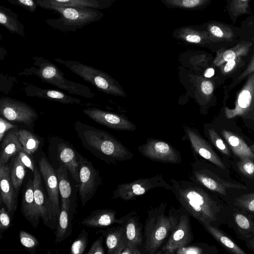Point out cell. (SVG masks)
I'll return each instance as SVG.
<instances>
[{
    "label": "cell",
    "instance_id": "1",
    "mask_svg": "<svg viewBox=\"0 0 254 254\" xmlns=\"http://www.w3.org/2000/svg\"><path fill=\"white\" fill-rule=\"evenodd\" d=\"M170 182L181 207L201 225L220 227L227 223L232 206L218 194L190 180Z\"/></svg>",
    "mask_w": 254,
    "mask_h": 254
},
{
    "label": "cell",
    "instance_id": "2",
    "mask_svg": "<svg viewBox=\"0 0 254 254\" xmlns=\"http://www.w3.org/2000/svg\"><path fill=\"white\" fill-rule=\"evenodd\" d=\"M74 129L83 146L108 164L131 160L134 155L120 141L103 130L77 121Z\"/></svg>",
    "mask_w": 254,
    "mask_h": 254
},
{
    "label": "cell",
    "instance_id": "3",
    "mask_svg": "<svg viewBox=\"0 0 254 254\" xmlns=\"http://www.w3.org/2000/svg\"><path fill=\"white\" fill-rule=\"evenodd\" d=\"M189 172L190 180L218 194L230 205L234 190H249L248 186L230 177L229 171L216 166L194 155Z\"/></svg>",
    "mask_w": 254,
    "mask_h": 254
},
{
    "label": "cell",
    "instance_id": "4",
    "mask_svg": "<svg viewBox=\"0 0 254 254\" xmlns=\"http://www.w3.org/2000/svg\"><path fill=\"white\" fill-rule=\"evenodd\" d=\"M180 208L171 206L167 212L166 202L147 210L143 229L144 249L149 254H157L176 227Z\"/></svg>",
    "mask_w": 254,
    "mask_h": 254
},
{
    "label": "cell",
    "instance_id": "5",
    "mask_svg": "<svg viewBox=\"0 0 254 254\" xmlns=\"http://www.w3.org/2000/svg\"><path fill=\"white\" fill-rule=\"evenodd\" d=\"M38 6L58 13L60 17L46 20L48 25L63 32L75 31L99 20L103 14L96 8L60 4L47 0H36Z\"/></svg>",
    "mask_w": 254,
    "mask_h": 254
},
{
    "label": "cell",
    "instance_id": "6",
    "mask_svg": "<svg viewBox=\"0 0 254 254\" xmlns=\"http://www.w3.org/2000/svg\"><path fill=\"white\" fill-rule=\"evenodd\" d=\"M33 66L26 68L18 75H35L42 81L65 90L70 94L86 98H93L95 94L87 86L69 80L64 73L53 63L42 57L32 58Z\"/></svg>",
    "mask_w": 254,
    "mask_h": 254
},
{
    "label": "cell",
    "instance_id": "7",
    "mask_svg": "<svg viewBox=\"0 0 254 254\" xmlns=\"http://www.w3.org/2000/svg\"><path fill=\"white\" fill-rule=\"evenodd\" d=\"M55 61L106 94L122 97L126 96L118 82L100 69L77 61L64 60L60 58H56Z\"/></svg>",
    "mask_w": 254,
    "mask_h": 254
},
{
    "label": "cell",
    "instance_id": "8",
    "mask_svg": "<svg viewBox=\"0 0 254 254\" xmlns=\"http://www.w3.org/2000/svg\"><path fill=\"white\" fill-rule=\"evenodd\" d=\"M156 188H163L171 191L172 187L165 180L162 174H158L119 185L113 192L112 199L126 201L135 200L137 197Z\"/></svg>",
    "mask_w": 254,
    "mask_h": 254
},
{
    "label": "cell",
    "instance_id": "9",
    "mask_svg": "<svg viewBox=\"0 0 254 254\" xmlns=\"http://www.w3.org/2000/svg\"><path fill=\"white\" fill-rule=\"evenodd\" d=\"M246 82L237 95L235 107L225 108L224 113L227 119L237 116L241 117L245 122H254V72L249 74Z\"/></svg>",
    "mask_w": 254,
    "mask_h": 254
},
{
    "label": "cell",
    "instance_id": "10",
    "mask_svg": "<svg viewBox=\"0 0 254 254\" xmlns=\"http://www.w3.org/2000/svg\"><path fill=\"white\" fill-rule=\"evenodd\" d=\"M179 219L169 237L156 254H174L179 249L192 242L193 234L189 213L180 207Z\"/></svg>",
    "mask_w": 254,
    "mask_h": 254
},
{
    "label": "cell",
    "instance_id": "11",
    "mask_svg": "<svg viewBox=\"0 0 254 254\" xmlns=\"http://www.w3.org/2000/svg\"><path fill=\"white\" fill-rule=\"evenodd\" d=\"M0 116L10 122L30 127L38 117L36 111L26 103L6 97L0 99Z\"/></svg>",
    "mask_w": 254,
    "mask_h": 254
},
{
    "label": "cell",
    "instance_id": "12",
    "mask_svg": "<svg viewBox=\"0 0 254 254\" xmlns=\"http://www.w3.org/2000/svg\"><path fill=\"white\" fill-rule=\"evenodd\" d=\"M79 196L82 206L92 198L102 181L99 171L92 163L80 154Z\"/></svg>",
    "mask_w": 254,
    "mask_h": 254
},
{
    "label": "cell",
    "instance_id": "13",
    "mask_svg": "<svg viewBox=\"0 0 254 254\" xmlns=\"http://www.w3.org/2000/svg\"><path fill=\"white\" fill-rule=\"evenodd\" d=\"M137 149L143 156L153 161L172 164H180L182 161L181 153L170 144L161 140L148 139Z\"/></svg>",
    "mask_w": 254,
    "mask_h": 254
},
{
    "label": "cell",
    "instance_id": "14",
    "mask_svg": "<svg viewBox=\"0 0 254 254\" xmlns=\"http://www.w3.org/2000/svg\"><path fill=\"white\" fill-rule=\"evenodd\" d=\"M49 147L56 153L61 164L67 168L72 178L79 183L80 154L69 142L57 136L51 138Z\"/></svg>",
    "mask_w": 254,
    "mask_h": 254
},
{
    "label": "cell",
    "instance_id": "15",
    "mask_svg": "<svg viewBox=\"0 0 254 254\" xmlns=\"http://www.w3.org/2000/svg\"><path fill=\"white\" fill-rule=\"evenodd\" d=\"M41 176L39 170L37 168L34 173L33 179L35 201L43 223L54 230L57 227L59 218L54 212L48 195L44 191Z\"/></svg>",
    "mask_w": 254,
    "mask_h": 254
},
{
    "label": "cell",
    "instance_id": "16",
    "mask_svg": "<svg viewBox=\"0 0 254 254\" xmlns=\"http://www.w3.org/2000/svg\"><path fill=\"white\" fill-rule=\"evenodd\" d=\"M83 113L95 122L112 129L134 130L135 125L127 118L94 107L83 109Z\"/></svg>",
    "mask_w": 254,
    "mask_h": 254
},
{
    "label": "cell",
    "instance_id": "17",
    "mask_svg": "<svg viewBox=\"0 0 254 254\" xmlns=\"http://www.w3.org/2000/svg\"><path fill=\"white\" fill-rule=\"evenodd\" d=\"M187 133L194 155L204 159L222 169L229 171L225 162L205 139L190 128L187 129Z\"/></svg>",
    "mask_w": 254,
    "mask_h": 254
},
{
    "label": "cell",
    "instance_id": "18",
    "mask_svg": "<svg viewBox=\"0 0 254 254\" xmlns=\"http://www.w3.org/2000/svg\"><path fill=\"white\" fill-rule=\"evenodd\" d=\"M39 171L42 176L51 205L59 218L61 209L59 205V188L58 177L47 159L42 157L38 161Z\"/></svg>",
    "mask_w": 254,
    "mask_h": 254
},
{
    "label": "cell",
    "instance_id": "19",
    "mask_svg": "<svg viewBox=\"0 0 254 254\" xmlns=\"http://www.w3.org/2000/svg\"><path fill=\"white\" fill-rule=\"evenodd\" d=\"M242 240L254 237V217L232 206L227 223Z\"/></svg>",
    "mask_w": 254,
    "mask_h": 254
},
{
    "label": "cell",
    "instance_id": "20",
    "mask_svg": "<svg viewBox=\"0 0 254 254\" xmlns=\"http://www.w3.org/2000/svg\"><path fill=\"white\" fill-rule=\"evenodd\" d=\"M119 219V224L122 225L125 230L127 246L138 248L142 246L144 243V226L137 212L131 211Z\"/></svg>",
    "mask_w": 254,
    "mask_h": 254
},
{
    "label": "cell",
    "instance_id": "21",
    "mask_svg": "<svg viewBox=\"0 0 254 254\" xmlns=\"http://www.w3.org/2000/svg\"><path fill=\"white\" fill-rule=\"evenodd\" d=\"M10 167L7 163L0 165V199L12 218L17 209V194L10 179Z\"/></svg>",
    "mask_w": 254,
    "mask_h": 254
},
{
    "label": "cell",
    "instance_id": "22",
    "mask_svg": "<svg viewBox=\"0 0 254 254\" xmlns=\"http://www.w3.org/2000/svg\"><path fill=\"white\" fill-rule=\"evenodd\" d=\"M105 239L108 254H121L127 244L124 227L122 225L108 227L98 231Z\"/></svg>",
    "mask_w": 254,
    "mask_h": 254
},
{
    "label": "cell",
    "instance_id": "23",
    "mask_svg": "<svg viewBox=\"0 0 254 254\" xmlns=\"http://www.w3.org/2000/svg\"><path fill=\"white\" fill-rule=\"evenodd\" d=\"M21 210L23 217L33 227L37 228L40 223V216L35 201L33 180L31 179L22 190Z\"/></svg>",
    "mask_w": 254,
    "mask_h": 254
},
{
    "label": "cell",
    "instance_id": "24",
    "mask_svg": "<svg viewBox=\"0 0 254 254\" xmlns=\"http://www.w3.org/2000/svg\"><path fill=\"white\" fill-rule=\"evenodd\" d=\"M26 96L47 99L63 104H80L81 100L62 92L49 89H43L34 85H27L24 88Z\"/></svg>",
    "mask_w": 254,
    "mask_h": 254
},
{
    "label": "cell",
    "instance_id": "25",
    "mask_svg": "<svg viewBox=\"0 0 254 254\" xmlns=\"http://www.w3.org/2000/svg\"><path fill=\"white\" fill-rule=\"evenodd\" d=\"M18 127L9 130L0 142V165L7 164L11 157L23 150L18 139Z\"/></svg>",
    "mask_w": 254,
    "mask_h": 254
},
{
    "label": "cell",
    "instance_id": "26",
    "mask_svg": "<svg viewBox=\"0 0 254 254\" xmlns=\"http://www.w3.org/2000/svg\"><path fill=\"white\" fill-rule=\"evenodd\" d=\"M117 212L111 209H100L92 211L89 216L84 218L81 223L87 227L102 228L119 224V219L116 218Z\"/></svg>",
    "mask_w": 254,
    "mask_h": 254
},
{
    "label": "cell",
    "instance_id": "27",
    "mask_svg": "<svg viewBox=\"0 0 254 254\" xmlns=\"http://www.w3.org/2000/svg\"><path fill=\"white\" fill-rule=\"evenodd\" d=\"M221 134L230 147L234 157L239 159L249 158L254 161V153L240 136L226 129L222 130Z\"/></svg>",
    "mask_w": 254,
    "mask_h": 254
},
{
    "label": "cell",
    "instance_id": "28",
    "mask_svg": "<svg viewBox=\"0 0 254 254\" xmlns=\"http://www.w3.org/2000/svg\"><path fill=\"white\" fill-rule=\"evenodd\" d=\"M204 229L227 251L233 254H246V252L241 248L227 234L219 227L208 224L201 225Z\"/></svg>",
    "mask_w": 254,
    "mask_h": 254
},
{
    "label": "cell",
    "instance_id": "29",
    "mask_svg": "<svg viewBox=\"0 0 254 254\" xmlns=\"http://www.w3.org/2000/svg\"><path fill=\"white\" fill-rule=\"evenodd\" d=\"M71 204L62 203L58 226L55 233L56 243H60L69 237L72 233V218L69 210Z\"/></svg>",
    "mask_w": 254,
    "mask_h": 254
},
{
    "label": "cell",
    "instance_id": "30",
    "mask_svg": "<svg viewBox=\"0 0 254 254\" xmlns=\"http://www.w3.org/2000/svg\"><path fill=\"white\" fill-rule=\"evenodd\" d=\"M0 24L11 34L25 37V26L18 19V14L2 5L0 6Z\"/></svg>",
    "mask_w": 254,
    "mask_h": 254
},
{
    "label": "cell",
    "instance_id": "31",
    "mask_svg": "<svg viewBox=\"0 0 254 254\" xmlns=\"http://www.w3.org/2000/svg\"><path fill=\"white\" fill-rule=\"evenodd\" d=\"M252 45L249 42H242L235 47L217 53L213 62L214 66L219 67L225 63L246 56Z\"/></svg>",
    "mask_w": 254,
    "mask_h": 254
},
{
    "label": "cell",
    "instance_id": "32",
    "mask_svg": "<svg viewBox=\"0 0 254 254\" xmlns=\"http://www.w3.org/2000/svg\"><path fill=\"white\" fill-rule=\"evenodd\" d=\"M68 169L63 164L56 170L58 177L60 194L62 203L67 202L71 204L72 188L67 175Z\"/></svg>",
    "mask_w": 254,
    "mask_h": 254
},
{
    "label": "cell",
    "instance_id": "33",
    "mask_svg": "<svg viewBox=\"0 0 254 254\" xmlns=\"http://www.w3.org/2000/svg\"><path fill=\"white\" fill-rule=\"evenodd\" d=\"M18 139L23 151L32 155L39 148L41 141L39 137L31 131L25 129H19Z\"/></svg>",
    "mask_w": 254,
    "mask_h": 254
},
{
    "label": "cell",
    "instance_id": "34",
    "mask_svg": "<svg viewBox=\"0 0 254 254\" xmlns=\"http://www.w3.org/2000/svg\"><path fill=\"white\" fill-rule=\"evenodd\" d=\"M18 155L15 157L10 171V179L17 195L26 175V168Z\"/></svg>",
    "mask_w": 254,
    "mask_h": 254
},
{
    "label": "cell",
    "instance_id": "35",
    "mask_svg": "<svg viewBox=\"0 0 254 254\" xmlns=\"http://www.w3.org/2000/svg\"><path fill=\"white\" fill-rule=\"evenodd\" d=\"M218 249L206 243L199 242L190 244L178 250L176 254H217Z\"/></svg>",
    "mask_w": 254,
    "mask_h": 254
},
{
    "label": "cell",
    "instance_id": "36",
    "mask_svg": "<svg viewBox=\"0 0 254 254\" xmlns=\"http://www.w3.org/2000/svg\"><path fill=\"white\" fill-rule=\"evenodd\" d=\"M230 205L254 217V192L234 197L231 200Z\"/></svg>",
    "mask_w": 254,
    "mask_h": 254
},
{
    "label": "cell",
    "instance_id": "37",
    "mask_svg": "<svg viewBox=\"0 0 254 254\" xmlns=\"http://www.w3.org/2000/svg\"><path fill=\"white\" fill-rule=\"evenodd\" d=\"M236 161H230L235 170L243 178L254 180V161L249 158H236Z\"/></svg>",
    "mask_w": 254,
    "mask_h": 254
},
{
    "label": "cell",
    "instance_id": "38",
    "mask_svg": "<svg viewBox=\"0 0 254 254\" xmlns=\"http://www.w3.org/2000/svg\"><path fill=\"white\" fill-rule=\"evenodd\" d=\"M208 135L213 146L226 159H229L234 156L227 143L215 130L209 129Z\"/></svg>",
    "mask_w": 254,
    "mask_h": 254
},
{
    "label": "cell",
    "instance_id": "39",
    "mask_svg": "<svg viewBox=\"0 0 254 254\" xmlns=\"http://www.w3.org/2000/svg\"><path fill=\"white\" fill-rule=\"evenodd\" d=\"M55 3L68 6H82L94 8H104L107 6V2L95 0H47Z\"/></svg>",
    "mask_w": 254,
    "mask_h": 254
},
{
    "label": "cell",
    "instance_id": "40",
    "mask_svg": "<svg viewBox=\"0 0 254 254\" xmlns=\"http://www.w3.org/2000/svg\"><path fill=\"white\" fill-rule=\"evenodd\" d=\"M209 31L210 35L219 41L230 40L234 37L232 30L222 24H212L209 26Z\"/></svg>",
    "mask_w": 254,
    "mask_h": 254
},
{
    "label": "cell",
    "instance_id": "41",
    "mask_svg": "<svg viewBox=\"0 0 254 254\" xmlns=\"http://www.w3.org/2000/svg\"><path fill=\"white\" fill-rule=\"evenodd\" d=\"M88 233L85 229H83L71 245V254H82L84 252L88 245Z\"/></svg>",
    "mask_w": 254,
    "mask_h": 254
},
{
    "label": "cell",
    "instance_id": "42",
    "mask_svg": "<svg viewBox=\"0 0 254 254\" xmlns=\"http://www.w3.org/2000/svg\"><path fill=\"white\" fill-rule=\"evenodd\" d=\"M19 240L22 246L31 253H35L39 244L36 238L25 231L19 232Z\"/></svg>",
    "mask_w": 254,
    "mask_h": 254
},
{
    "label": "cell",
    "instance_id": "43",
    "mask_svg": "<svg viewBox=\"0 0 254 254\" xmlns=\"http://www.w3.org/2000/svg\"><path fill=\"white\" fill-rule=\"evenodd\" d=\"M244 64L242 57L229 61L219 66L220 72L223 76H228L233 73Z\"/></svg>",
    "mask_w": 254,
    "mask_h": 254
},
{
    "label": "cell",
    "instance_id": "44",
    "mask_svg": "<svg viewBox=\"0 0 254 254\" xmlns=\"http://www.w3.org/2000/svg\"><path fill=\"white\" fill-rule=\"evenodd\" d=\"M254 72V55L245 69L234 79L229 86L225 89V93L227 94L231 89L235 87L242 80L246 78L249 74Z\"/></svg>",
    "mask_w": 254,
    "mask_h": 254
},
{
    "label": "cell",
    "instance_id": "45",
    "mask_svg": "<svg viewBox=\"0 0 254 254\" xmlns=\"http://www.w3.org/2000/svg\"><path fill=\"white\" fill-rule=\"evenodd\" d=\"M11 4L22 7L30 12H34L38 6L36 0H6Z\"/></svg>",
    "mask_w": 254,
    "mask_h": 254
},
{
    "label": "cell",
    "instance_id": "46",
    "mask_svg": "<svg viewBox=\"0 0 254 254\" xmlns=\"http://www.w3.org/2000/svg\"><path fill=\"white\" fill-rule=\"evenodd\" d=\"M11 225L10 215L6 210L5 207H2L0 210V230L1 233H3Z\"/></svg>",
    "mask_w": 254,
    "mask_h": 254
},
{
    "label": "cell",
    "instance_id": "47",
    "mask_svg": "<svg viewBox=\"0 0 254 254\" xmlns=\"http://www.w3.org/2000/svg\"><path fill=\"white\" fill-rule=\"evenodd\" d=\"M201 93L206 97H210L214 90V84L213 81L208 79H203L201 80L200 86Z\"/></svg>",
    "mask_w": 254,
    "mask_h": 254
},
{
    "label": "cell",
    "instance_id": "48",
    "mask_svg": "<svg viewBox=\"0 0 254 254\" xmlns=\"http://www.w3.org/2000/svg\"><path fill=\"white\" fill-rule=\"evenodd\" d=\"M17 155L25 166L31 170L34 173L37 168L35 167L34 160L32 158V155L27 154L23 150L19 151L17 153Z\"/></svg>",
    "mask_w": 254,
    "mask_h": 254
},
{
    "label": "cell",
    "instance_id": "49",
    "mask_svg": "<svg viewBox=\"0 0 254 254\" xmlns=\"http://www.w3.org/2000/svg\"><path fill=\"white\" fill-rule=\"evenodd\" d=\"M104 236L103 235L98 238L92 244L90 247L88 254H104L105 253V249L103 246L104 241Z\"/></svg>",
    "mask_w": 254,
    "mask_h": 254
},
{
    "label": "cell",
    "instance_id": "50",
    "mask_svg": "<svg viewBox=\"0 0 254 254\" xmlns=\"http://www.w3.org/2000/svg\"><path fill=\"white\" fill-rule=\"evenodd\" d=\"M18 127L16 125L12 124L10 123V122H8V121L6 119L3 118L2 117H0V142H1L5 134L9 130L17 127Z\"/></svg>",
    "mask_w": 254,
    "mask_h": 254
},
{
    "label": "cell",
    "instance_id": "51",
    "mask_svg": "<svg viewBox=\"0 0 254 254\" xmlns=\"http://www.w3.org/2000/svg\"><path fill=\"white\" fill-rule=\"evenodd\" d=\"M185 39L189 43L194 44H198L202 41V37L200 35L194 33L187 35L185 37Z\"/></svg>",
    "mask_w": 254,
    "mask_h": 254
},
{
    "label": "cell",
    "instance_id": "52",
    "mask_svg": "<svg viewBox=\"0 0 254 254\" xmlns=\"http://www.w3.org/2000/svg\"><path fill=\"white\" fill-rule=\"evenodd\" d=\"M141 253L138 247L127 246L121 254H140Z\"/></svg>",
    "mask_w": 254,
    "mask_h": 254
},
{
    "label": "cell",
    "instance_id": "53",
    "mask_svg": "<svg viewBox=\"0 0 254 254\" xmlns=\"http://www.w3.org/2000/svg\"><path fill=\"white\" fill-rule=\"evenodd\" d=\"M200 0H183L182 5L186 8H192L198 5Z\"/></svg>",
    "mask_w": 254,
    "mask_h": 254
},
{
    "label": "cell",
    "instance_id": "54",
    "mask_svg": "<svg viewBox=\"0 0 254 254\" xmlns=\"http://www.w3.org/2000/svg\"><path fill=\"white\" fill-rule=\"evenodd\" d=\"M215 74V69L213 67H209L207 68L204 71V72L203 73V76L206 78H210L213 76V75Z\"/></svg>",
    "mask_w": 254,
    "mask_h": 254
},
{
    "label": "cell",
    "instance_id": "55",
    "mask_svg": "<svg viewBox=\"0 0 254 254\" xmlns=\"http://www.w3.org/2000/svg\"><path fill=\"white\" fill-rule=\"evenodd\" d=\"M245 242L247 248L254 252V237L247 239Z\"/></svg>",
    "mask_w": 254,
    "mask_h": 254
},
{
    "label": "cell",
    "instance_id": "56",
    "mask_svg": "<svg viewBox=\"0 0 254 254\" xmlns=\"http://www.w3.org/2000/svg\"><path fill=\"white\" fill-rule=\"evenodd\" d=\"M234 4H240L242 5V4L246 3L247 1H248L249 0H234Z\"/></svg>",
    "mask_w": 254,
    "mask_h": 254
},
{
    "label": "cell",
    "instance_id": "57",
    "mask_svg": "<svg viewBox=\"0 0 254 254\" xmlns=\"http://www.w3.org/2000/svg\"><path fill=\"white\" fill-rule=\"evenodd\" d=\"M249 147H250L251 150H252V151L254 153V144L249 146Z\"/></svg>",
    "mask_w": 254,
    "mask_h": 254
},
{
    "label": "cell",
    "instance_id": "58",
    "mask_svg": "<svg viewBox=\"0 0 254 254\" xmlns=\"http://www.w3.org/2000/svg\"><path fill=\"white\" fill-rule=\"evenodd\" d=\"M95 0L99 1H102V2H107V1L110 0Z\"/></svg>",
    "mask_w": 254,
    "mask_h": 254
}]
</instances>
